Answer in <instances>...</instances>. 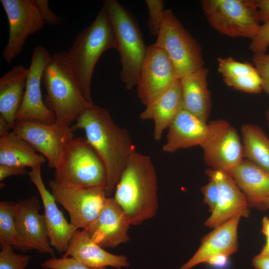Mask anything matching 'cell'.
<instances>
[{
    "label": "cell",
    "instance_id": "cell-26",
    "mask_svg": "<svg viewBox=\"0 0 269 269\" xmlns=\"http://www.w3.org/2000/svg\"><path fill=\"white\" fill-rule=\"evenodd\" d=\"M46 159L12 131L0 136V164L33 169L45 163Z\"/></svg>",
    "mask_w": 269,
    "mask_h": 269
},
{
    "label": "cell",
    "instance_id": "cell-3",
    "mask_svg": "<svg viewBox=\"0 0 269 269\" xmlns=\"http://www.w3.org/2000/svg\"><path fill=\"white\" fill-rule=\"evenodd\" d=\"M111 48L117 50L118 42L108 13L103 6L92 23L79 33L67 51L78 87L91 104H94L91 87L95 67L101 55Z\"/></svg>",
    "mask_w": 269,
    "mask_h": 269
},
{
    "label": "cell",
    "instance_id": "cell-38",
    "mask_svg": "<svg viewBox=\"0 0 269 269\" xmlns=\"http://www.w3.org/2000/svg\"><path fill=\"white\" fill-rule=\"evenodd\" d=\"M25 167L0 164V181L12 175L28 174Z\"/></svg>",
    "mask_w": 269,
    "mask_h": 269
},
{
    "label": "cell",
    "instance_id": "cell-15",
    "mask_svg": "<svg viewBox=\"0 0 269 269\" xmlns=\"http://www.w3.org/2000/svg\"><path fill=\"white\" fill-rule=\"evenodd\" d=\"M52 55L43 46L33 51L26 79L25 91L16 120H21L52 123L56 121L54 113L42 100L41 83L44 71Z\"/></svg>",
    "mask_w": 269,
    "mask_h": 269
},
{
    "label": "cell",
    "instance_id": "cell-23",
    "mask_svg": "<svg viewBox=\"0 0 269 269\" xmlns=\"http://www.w3.org/2000/svg\"><path fill=\"white\" fill-rule=\"evenodd\" d=\"M183 108L181 84L178 79L157 99L146 107L140 114V119L153 121L154 139L159 140L164 131L168 128Z\"/></svg>",
    "mask_w": 269,
    "mask_h": 269
},
{
    "label": "cell",
    "instance_id": "cell-25",
    "mask_svg": "<svg viewBox=\"0 0 269 269\" xmlns=\"http://www.w3.org/2000/svg\"><path fill=\"white\" fill-rule=\"evenodd\" d=\"M245 195L250 207L269 196V173L243 159L228 173Z\"/></svg>",
    "mask_w": 269,
    "mask_h": 269
},
{
    "label": "cell",
    "instance_id": "cell-16",
    "mask_svg": "<svg viewBox=\"0 0 269 269\" xmlns=\"http://www.w3.org/2000/svg\"><path fill=\"white\" fill-rule=\"evenodd\" d=\"M28 174L42 201L50 245L59 253H64L71 239L79 229L67 221L63 212L58 208L52 194L46 189L42 177L41 166L31 169Z\"/></svg>",
    "mask_w": 269,
    "mask_h": 269
},
{
    "label": "cell",
    "instance_id": "cell-31",
    "mask_svg": "<svg viewBox=\"0 0 269 269\" xmlns=\"http://www.w3.org/2000/svg\"><path fill=\"white\" fill-rule=\"evenodd\" d=\"M12 246L1 247L0 269H24L28 265L30 257L28 255L17 254Z\"/></svg>",
    "mask_w": 269,
    "mask_h": 269
},
{
    "label": "cell",
    "instance_id": "cell-22",
    "mask_svg": "<svg viewBox=\"0 0 269 269\" xmlns=\"http://www.w3.org/2000/svg\"><path fill=\"white\" fill-rule=\"evenodd\" d=\"M28 72V69L19 64L0 78V120L12 130L23 100Z\"/></svg>",
    "mask_w": 269,
    "mask_h": 269
},
{
    "label": "cell",
    "instance_id": "cell-32",
    "mask_svg": "<svg viewBox=\"0 0 269 269\" xmlns=\"http://www.w3.org/2000/svg\"><path fill=\"white\" fill-rule=\"evenodd\" d=\"M148 8L147 27L150 33L157 36L163 19L164 2L163 0H144Z\"/></svg>",
    "mask_w": 269,
    "mask_h": 269
},
{
    "label": "cell",
    "instance_id": "cell-4",
    "mask_svg": "<svg viewBox=\"0 0 269 269\" xmlns=\"http://www.w3.org/2000/svg\"><path fill=\"white\" fill-rule=\"evenodd\" d=\"M42 81L46 92L45 103L54 113L57 122L71 127L82 113L94 104L89 103L81 92L67 51L52 55Z\"/></svg>",
    "mask_w": 269,
    "mask_h": 269
},
{
    "label": "cell",
    "instance_id": "cell-18",
    "mask_svg": "<svg viewBox=\"0 0 269 269\" xmlns=\"http://www.w3.org/2000/svg\"><path fill=\"white\" fill-rule=\"evenodd\" d=\"M209 177L217 183L219 189L217 205L204 225L215 228L236 216L247 218L249 215L248 200L233 178L227 173L209 169Z\"/></svg>",
    "mask_w": 269,
    "mask_h": 269
},
{
    "label": "cell",
    "instance_id": "cell-2",
    "mask_svg": "<svg viewBox=\"0 0 269 269\" xmlns=\"http://www.w3.org/2000/svg\"><path fill=\"white\" fill-rule=\"evenodd\" d=\"M114 198L138 225L155 216L157 210V179L150 157L134 151L115 189Z\"/></svg>",
    "mask_w": 269,
    "mask_h": 269
},
{
    "label": "cell",
    "instance_id": "cell-34",
    "mask_svg": "<svg viewBox=\"0 0 269 269\" xmlns=\"http://www.w3.org/2000/svg\"><path fill=\"white\" fill-rule=\"evenodd\" d=\"M253 61L261 78L263 91L269 95V54H254Z\"/></svg>",
    "mask_w": 269,
    "mask_h": 269
},
{
    "label": "cell",
    "instance_id": "cell-8",
    "mask_svg": "<svg viewBox=\"0 0 269 269\" xmlns=\"http://www.w3.org/2000/svg\"><path fill=\"white\" fill-rule=\"evenodd\" d=\"M154 44L166 52L178 79L204 67L200 45L171 9L164 11L160 29Z\"/></svg>",
    "mask_w": 269,
    "mask_h": 269
},
{
    "label": "cell",
    "instance_id": "cell-40",
    "mask_svg": "<svg viewBox=\"0 0 269 269\" xmlns=\"http://www.w3.org/2000/svg\"><path fill=\"white\" fill-rule=\"evenodd\" d=\"M252 263L255 269H269V255L260 253L254 258Z\"/></svg>",
    "mask_w": 269,
    "mask_h": 269
},
{
    "label": "cell",
    "instance_id": "cell-41",
    "mask_svg": "<svg viewBox=\"0 0 269 269\" xmlns=\"http://www.w3.org/2000/svg\"><path fill=\"white\" fill-rule=\"evenodd\" d=\"M262 232L266 237V243L260 254L269 255V218L264 217L262 219Z\"/></svg>",
    "mask_w": 269,
    "mask_h": 269
},
{
    "label": "cell",
    "instance_id": "cell-9",
    "mask_svg": "<svg viewBox=\"0 0 269 269\" xmlns=\"http://www.w3.org/2000/svg\"><path fill=\"white\" fill-rule=\"evenodd\" d=\"M56 201L68 212L70 223L78 229H87L96 219L107 198L101 187H82L49 182Z\"/></svg>",
    "mask_w": 269,
    "mask_h": 269
},
{
    "label": "cell",
    "instance_id": "cell-5",
    "mask_svg": "<svg viewBox=\"0 0 269 269\" xmlns=\"http://www.w3.org/2000/svg\"><path fill=\"white\" fill-rule=\"evenodd\" d=\"M118 42L122 69L121 79L127 90L136 86L147 46L134 16L116 0H105Z\"/></svg>",
    "mask_w": 269,
    "mask_h": 269
},
{
    "label": "cell",
    "instance_id": "cell-6",
    "mask_svg": "<svg viewBox=\"0 0 269 269\" xmlns=\"http://www.w3.org/2000/svg\"><path fill=\"white\" fill-rule=\"evenodd\" d=\"M54 169V180L59 183L105 189L107 173L105 165L86 138L74 137L66 146Z\"/></svg>",
    "mask_w": 269,
    "mask_h": 269
},
{
    "label": "cell",
    "instance_id": "cell-14",
    "mask_svg": "<svg viewBox=\"0 0 269 269\" xmlns=\"http://www.w3.org/2000/svg\"><path fill=\"white\" fill-rule=\"evenodd\" d=\"M177 79L166 52L154 44L147 46L136 85L137 97L141 104L146 107L152 103Z\"/></svg>",
    "mask_w": 269,
    "mask_h": 269
},
{
    "label": "cell",
    "instance_id": "cell-24",
    "mask_svg": "<svg viewBox=\"0 0 269 269\" xmlns=\"http://www.w3.org/2000/svg\"><path fill=\"white\" fill-rule=\"evenodd\" d=\"M208 73L209 70L203 67L179 79L184 108L206 122L212 105L207 81Z\"/></svg>",
    "mask_w": 269,
    "mask_h": 269
},
{
    "label": "cell",
    "instance_id": "cell-42",
    "mask_svg": "<svg viewBox=\"0 0 269 269\" xmlns=\"http://www.w3.org/2000/svg\"><path fill=\"white\" fill-rule=\"evenodd\" d=\"M229 257L225 255H217L209 259L206 263L216 267H224L227 263Z\"/></svg>",
    "mask_w": 269,
    "mask_h": 269
},
{
    "label": "cell",
    "instance_id": "cell-35",
    "mask_svg": "<svg viewBox=\"0 0 269 269\" xmlns=\"http://www.w3.org/2000/svg\"><path fill=\"white\" fill-rule=\"evenodd\" d=\"M269 46V22L261 25L249 45L250 50L254 54L266 53Z\"/></svg>",
    "mask_w": 269,
    "mask_h": 269
},
{
    "label": "cell",
    "instance_id": "cell-28",
    "mask_svg": "<svg viewBox=\"0 0 269 269\" xmlns=\"http://www.w3.org/2000/svg\"><path fill=\"white\" fill-rule=\"evenodd\" d=\"M18 203L0 202V244L1 247L13 246L15 239V216Z\"/></svg>",
    "mask_w": 269,
    "mask_h": 269
},
{
    "label": "cell",
    "instance_id": "cell-44",
    "mask_svg": "<svg viewBox=\"0 0 269 269\" xmlns=\"http://www.w3.org/2000/svg\"><path fill=\"white\" fill-rule=\"evenodd\" d=\"M266 116L268 124V125H269V109L266 113Z\"/></svg>",
    "mask_w": 269,
    "mask_h": 269
},
{
    "label": "cell",
    "instance_id": "cell-7",
    "mask_svg": "<svg viewBox=\"0 0 269 269\" xmlns=\"http://www.w3.org/2000/svg\"><path fill=\"white\" fill-rule=\"evenodd\" d=\"M200 2L209 24L221 34L252 40L260 28L257 0H203Z\"/></svg>",
    "mask_w": 269,
    "mask_h": 269
},
{
    "label": "cell",
    "instance_id": "cell-29",
    "mask_svg": "<svg viewBox=\"0 0 269 269\" xmlns=\"http://www.w3.org/2000/svg\"><path fill=\"white\" fill-rule=\"evenodd\" d=\"M218 71L223 78L240 77L257 71L255 66L248 62H241L232 57L217 58Z\"/></svg>",
    "mask_w": 269,
    "mask_h": 269
},
{
    "label": "cell",
    "instance_id": "cell-33",
    "mask_svg": "<svg viewBox=\"0 0 269 269\" xmlns=\"http://www.w3.org/2000/svg\"><path fill=\"white\" fill-rule=\"evenodd\" d=\"M41 266L43 269H106L87 266L71 257L49 259L43 262Z\"/></svg>",
    "mask_w": 269,
    "mask_h": 269
},
{
    "label": "cell",
    "instance_id": "cell-19",
    "mask_svg": "<svg viewBox=\"0 0 269 269\" xmlns=\"http://www.w3.org/2000/svg\"><path fill=\"white\" fill-rule=\"evenodd\" d=\"M241 217L232 218L205 236L196 252L179 269H191L214 256L223 255L229 257L236 253L238 249L237 230Z\"/></svg>",
    "mask_w": 269,
    "mask_h": 269
},
{
    "label": "cell",
    "instance_id": "cell-27",
    "mask_svg": "<svg viewBox=\"0 0 269 269\" xmlns=\"http://www.w3.org/2000/svg\"><path fill=\"white\" fill-rule=\"evenodd\" d=\"M241 133L244 157L269 173V138L259 126L245 124Z\"/></svg>",
    "mask_w": 269,
    "mask_h": 269
},
{
    "label": "cell",
    "instance_id": "cell-20",
    "mask_svg": "<svg viewBox=\"0 0 269 269\" xmlns=\"http://www.w3.org/2000/svg\"><path fill=\"white\" fill-rule=\"evenodd\" d=\"M166 142L162 146L165 152L173 153L180 149L201 146L209 131V126L184 108L168 127Z\"/></svg>",
    "mask_w": 269,
    "mask_h": 269
},
{
    "label": "cell",
    "instance_id": "cell-1",
    "mask_svg": "<svg viewBox=\"0 0 269 269\" xmlns=\"http://www.w3.org/2000/svg\"><path fill=\"white\" fill-rule=\"evenodd\" d=\"M71 128L73 132H85L86 138L102 160L107 173L105 192L110 197L135 150L129 133L116 124L107 109L94 104L78 117Z\"/></svg>",
    "mask_w": 269,
    "mask_h": 269
},
{
    "label": "cell",
    "instance_id": "cell-21",
    "mask_svg": "<svg viewBox=\"0 0 269 269\" xmlns=\"http://www.w3.org/2000/svg\"><path fill=\"white\" fill-rule=\"evenodd\" d=\"M62 257L73 258L93 268L111 266L121 269L130 266L126 256L114 255L106 251L92 240L85 229L76 231Z\"/></svg>",
    "mask_w": 269,
    "mask_h": 269
},
{
    "label": "cell",
    "instance_id": "cell-43",
    "mask_svg": "<svg viewBox=\"0 0 269 269\" xmlns=\"http://www.w3.org/2000/svg\"><path fill=\"white\" fill-rule=\"evenodd\" d=\"M256 208L260 210L269 209V196L261 201Z\"/></svg>",
    "mask_w": 269,
    "mask_h": 269
},
{
    "label": "cell",
    "instance_id": "cell-36",
    "mask_svg": "<svg viewBox=\"0 0 269 269\" xmlns=\"http://www.w3.org/2000/svg\"><path fill=\"white\" fill-rule=\"evenodd\" d=\"M209 178V182L201 187V191L204 196V203L209 206L210 211L212 212L218 202L219 189L216 182L211 178Z\"/></svg>",
    "mask_w": 269,
    "mask_h": 269
},
{
    "label": "cell",
    "instance_id": "cell-37",
    "mask_svg": "<svg viewBox=\"0 0 269 269\" xmlns=\"http://www.w3.org/2000/svg\"><path fill=\"white\" fill-rule=\"evenodd\" d=\"M35 2L39 13L45 24L57 25L61 22L62 18L51 10L47 0H35Z\"/></svg>",
    "mask_w": 269,
    "mask_h": 269
},
{
    "label": "cell",
    "instance_id": "cell-10",
    "mask_svg": "<svg viewBox=\"0 0 269 269\" xmlns=\"http://www.w3.org/2000/svg\"><path fill=\"white\" fill-rule=\"evenodd\" d=\"M209 131L201 146L205 163L211 169L229 173L243 159V144L236 130L227 121L208 123Z\"/></svg>",
    "mask_w": 269,
    "mask_h": 269
},
{
    "label": "cell",
    "instance_id": "cell-12",
    "mask_svg": "<svg viewBox=\"0 0 269 269\" xmlns=\"http://www.w3.org/2000/svg\"><path fill=\"white\" fill-rule=\"evenodd\" d=\"M0 2L9 25L8 39L2 55L9 64L22 51L27 38L40 30L45 23L35 0H0Z\"/></svg>",
    "mask_w": 269,
    "mask_h": 269
},
{
    "label": "cell",
    "instance_id": "cell-30",
    "mask_svg": "<svg viewBox=\"0 0 269 269\" xmlns=\"http://www.w3.org/2000/svg\"><path fill=\"white\" fill-rule=\"evenodd\" d=\"M223 80L228 86L240 91L259 94L263 91L262 79L257 71L249 75Z\"/></svg>",
    "mask_w": 269,
    "mask_h": 269
},
{
    "label": "cell",
    "instance_id": "cell-39",
    "mask_svg": "<svg viewBox=\"0 0 269 269\" xmlns=\"http://www.w3.org/2000/svg\"><path fill=\"white\" fill-rule=\"evenodd\" d=\"M257 4L260 22H269V0H257Z\"/></svg>",
    "mask_w": 269,
    "mask_h": 269
},
{
    "label": "cell",
    "instance_id": "cell-13",
    "mask_svg": "<svg viewBox=\"0 0 269 269\" xmlns=\"http://www.w3.org/2000/svg\"><path fill=\"white\" fill-rule=\"evenodd\" d=\"M38 199L33 196L18 202L15 216V239L13 247L24 253L35 250L55 258Z\"/></svg>",
    "mask_w": 269,
    "mask_h": 269
},
{
    "label": "cell",
    "instance_id": "cell-17",
    "mask_svg": "<svg viewBox=\"0 0 269 269\" xmlns=\"http://www.w3.org/2000/svg\"><path fill=\"white\" fill-rule=\"evenodd\" d=\"M130 220L114 198L107 197L96 219L86 229L92 240L103 248H114L130 240Z\"/></svg>",
    "mask_w": 269,
    "mask_h": 269
},
{
    "label": "cell",
    "instance_id": "cell-11",
    "mask_svg": "<svg viewBox=\"0 0 269 269\" xmlns=\"http://www.w3.org/2000/svg\"><path fill=\"white\" fill-rule=\"evenodd\" d=\"M14 133L45 156L48 166L55 168L68 142L74 137L71 127L56 121L46 123L17 120Z\"/></svg>",
    "mask_w": 269,
    "mask_h": 269
}]
</instances>
